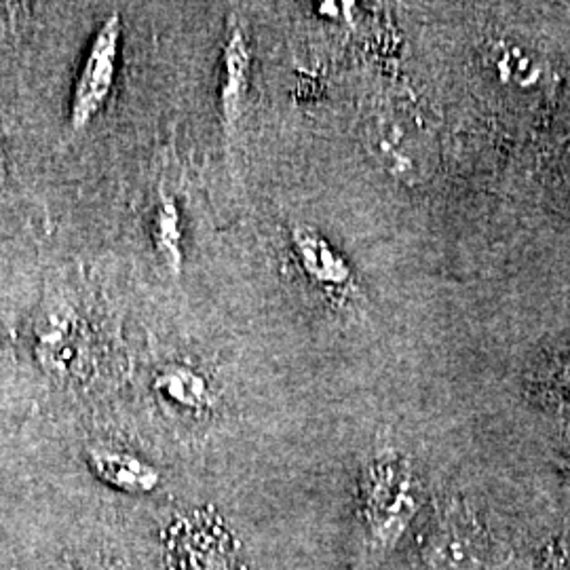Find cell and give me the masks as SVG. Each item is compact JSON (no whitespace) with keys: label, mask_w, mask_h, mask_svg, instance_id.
Wrapping results in <instances>:
<instances>
[{"label":"cell","mask_w":570,"mask_h":570,"mask_svg":"<svg viewBox=\"0 0 570 570\" xmlns=\"http://www.w3.org/2000/svg\"><path fill=\"white\" fill-rule=\"evenodd\" d=\"M419 480L400 456L372 461L360 478L357 511L367 550L385 553L404 534L419 511Z\"/></svg>","instance_id":"6da1fadb"},{"label":"cell","mask_w":570,"mask_h":570,"mask_svg":"<svg viewBox=\"0 0 570 570\" xmlns=\"http://www.w3.org/2000/svg\"><path fill=\"white\" fill-rule=\"evenodd\" d=\"M167 570H247L242 543L214 510L176 515L164 530Z\"/></svg>","instance_id":"7a4b0ae2"},{"label":"cell","mask_w":570,"mask_h":570,"mask_svg":"<svg viewBox=\"0 0 570 570\" xmlns=\"http://www.w3.org/2000/svg\"><path fill=\"white\" fill-rule=\"evenodd\" d=\"M121 39V16L110 13L98 28L96 37L91 39L79 79L72 89L70 115H68V125L72 131H81L94 121L100 115L106 100L110 98V91L117 79V68H119Z\"/></svg>","instance_id":"3957f363"},{"label":"cell","mask_w":570,"mask_h":570,"mask_svg":"<svg viewBox=\"0 0 570 570\" xmlns=\"http://www.w3.org/2000/svg\"><path fill=\"white\" fill-rule=\"evenodd\" d=\"M153 391L176 414L202 419L218 407V389L212 376L188 362H167L153 374Z\"/></svg>","instance_id":"277c9868"},{"label":"cell","mask_w":570,"mask_h":570,"mask_svg":"<svg viewBox=\"0 0 570 570\" xmlns=\"http://www.w3.org/2000/svg\"><path fill=\"white\" fill-rule=\"evenodd\" d=\"M252 45L242 23L226 30L220 63H218V108L226 129L239 121L252 82Z\"/></svg>","instance_id":"5b68a950"},{"label":"cell","mask_w":570,"mask_h":570,"mask_svg":"<svg viewBox=\"0 0 570 570\" xmlns=\"http://www.w3.org/2000/svg\"><path fill=\"white\" fill-rule=\"evenodd\" d=\"M87 463L94 475L102 480L106 487L125 494H153L164 484L161 471L153 463L144 461L142 456L129 450L117 449L110 444H94L87 450Z\"/></svg>","instance_id":"8992f818"},{"label":"cell","mask_w":570,"mask_h":570,"mask_svg":"<svg viewBox=\"0 0 570 570\" xmlns=\"http://www.w3.org/2000/svg\"><path fill=\"white\" fill-rule=\"evenodd\" d=\"M292 252L303 268L306 277L322 287H345L351 282V268L343 256L327 244L326 239L306 228L298 226L292 230Z\"/></svg>","instance_id":"52a82bcc"},{"label":"cell","mask_w":570,"mask_h":570,"mask_svg":"<svg viewBox=\"0 0 570 570\" xmlns=\"http://www.w3.org/2000/svg\"><path fill=\"white\" fill-rule=\"evenodd\" d=\"M489 68L497 81L513 91H532L543 79L539 53L515 39H501L490 47Z\"/></svg>","instance_id":"ba28073f"},{"label":"cell","mask_w":570,"mask_h":570,"mask_svg":"<svg viewBox=\"0 0 570 570\" xmlns=\"http://www.w3.org/2000/svg\"><path fill=\"white\" fill-rule=\"evenodd\" d=\"M150 242L165 268L180 277L184 266L183 216L174 195L161 193L150 212Z\"/></svg>","instance_id":"9c48e42d"},{"label":"cell","mask_w":570,"mask_h":570,"mask_svg":"<svg viewBox=\"0 0 570 570\" xmlns=\"http://www.w3.org/2000/svg\"><path fill=\"white\" fill-rule=\"evenodd\" d=\"M70 327L63 315H51L47 326L37 332L42 366L58 376L77 372L79 364V343Z\"/></svg>","instance_id":"30bf717a"},{"label":"cell","mask_w":570,"mask_h":570,"mask_svg":"<svg viewBox=\"0 0 570 570\" xmlns=\"http://www.w3.org/2000/svg\"><path fill=\"white\" fill-rule=\"evenodd\" d=\"M548 570H570V546H556L548 553Z\"/></svg>","instance_id":"8fae6325"}]
</instances>
